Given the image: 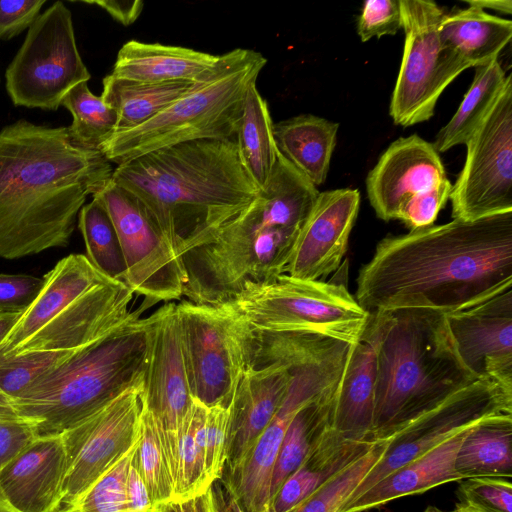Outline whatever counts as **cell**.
Wrapping results in <instances>:
<instances>
[{
    "instance_id": "9a60e30c",
    "label": "cell",
    "mask_w": 512,
    "mask_h": 512,
    "mask_svg": "<svg viewBox=\"0 0 512 512\" xmlns=\"http://www.w3.org/2000/svg\"><path fill=\"white\" fill-rule=\"evenodd\" d=\"M92 197L103 203L118 234L126 264L124 283L145 298L146 308L180 299L186 281L182 259L138 199L112 179Z\"/></svg>"
},
{
    "instance_id": "9f6ffc18",
    "label": "cell",
    "mask_w": 512,
    "mask_h": 512,
    "mask_svg": "<svg viewBox=\"0 0 512 512\" xmlns=\"http://www.w3.org/2000/svg\"><path fill=\"white\" fill-rule=\"evenodd\" d=\"M265 512H270L269 510L265 511Z\"/></svg>"
},
{
    "instance_id": "11a10c76",
    "label": "cell",
    "mask_w": 512,
    "mask_h": 512,
    "mask_svg": "<svg viewBox=\"0 0 512 512\" xmlns=\"http://www.w3.org/2000/svg\"><path fill=\"white\" fill-rule=\"evenodd\" d=\"M424 512H462L460 510H457V509H453V510H442V509H439L437 507H434V506H429Z\"/></svg>"
},
{
    "instance_id": "c3c4849f",
    "label": "cell",
    "mask_w": 512,
    "mask_h": 512,
    "mask_svg": "<svg viewBox=\"0 0 512 512\" xmlns=\"http://www.w3.org/2000/svg\"><path fill=\"white\" fill-rule=\"evenodd\" d=\"M125 498L128 512H159L151 501L139 469L137 443L130 458L125 484Z\"/></svg>"
},
{
    "instance_id": "b9f144b4",
    "label": "cell",
    "mask_w": 512,
    "mask_h": 512,
    "mask_svg": "<svg viewBox=\"0 0 512 512\" xmlns=\"http://www.w3.org/2000/svg\"><path fill=\"white\" fill-rule=\"evenodd\" d=\"M229 417V408L207 407L202 441L205 470L212 483L221 478L225 466Z\"/></svg>"
},
{
    "instance_id": "4fadbf2b",
    "label": "cell",
    "mask_w": 512,
    "mask_h": 512,
    "mask_svg": "<svg viewBox=\"0 0 512 512\" xmlns=\"http://www.w3.org/2000/svg\"><path fill=\"white\" fill-rule=\"evenodd\" d=\"M90 77L76 45L72 14L61 1L36 18L5 73L14 105L44 110H57L65 95Z\"/></svg>"
},
{
    "instance_id": "ab89813d",
    "label": "cell",
    "mask_w": 512,
    "mask_h": 512,
    "mask_svg": "<svg viewBox=\"0 0 512 512\" xmlns=\"http://www.w3.org/2000/svg\"><path fill=\"white\" fill-rule=\"evenodd\" d=\"M133 449L59 512H128L125 484Z\"/></svg>"
},
{
    "instance_id": "74e56055",
    "label": "cell",
    "mask_w": 512,
    "mask_h": 512,
    "mask_svg": "<svg viewBox=\"0 0 512 512\" xmlns=\"http://www.w3.org/2000/svg\"><path fill=\"white\" fill-rule=\"evenodd\" d=\"M139 469L156 509L174 499L173 481L162 449L157 422L143 406L137 442Z\"/></svg>"
},
{
    "instance_id": "1f68e13d",
    "label": "cell",
    "mask_w": 512,
    "mask_h": 512,
    "mask_svg": "<svg viewBox=\"0 0 512 512\" xmlns=\"http://www.w3.org/2000/svg\"><path fill=\"white\" fill-rule=\"evenodd\" d=\"M198 82H141L107 75L103 79V101L117 115V130L134 129L152 119L176 99L190 91Z\"/></svg>"
},
{
    "instance_id": "d590c367",
    "label": "cell",
    "mask_w": 512,
    "mask_h": 512,
    "mask_svg": "<svg viewBox=\"0 0 512 512\" xmlns=\"http://www.w3.org/2000/svg\"><path fill=\"white\" fill-rule=\"evenodd\" d=\"M78 226L85 242L86 257L92 265L107 277L124 282L126 264L118 234L97 197H92V201L81 208Z\"/></svg>"
},
{
    "instance_id": "4316f807",
    "label": "cell",
    "mask_w": 512,
    "mask_h": 512,
    "mask_svg": "<svg viewBox=\"0 0 512 512\" xmlns=\"http://www.w3.org/2000/svg\"><path fill=\"white\" fill-rule=\"evenodd\" d=\"M377 440H352L331 429L281 484L270 512H288L318 487L364 455Z\"/></svg>"
},
{
    "instance_id": "9c48e42d",
    "label": "cell",
    "mask_w": 512,
    "mask_h": 512,
    "mask_svg": "<svg viewBox=\"0 0 512 512\" xmlns=\"http://www.w3.org/2000/svg\"><path fill=\"white\" fill-rule=\"evenodd\" d=\"M226 304L255 330L306 332L348 344L359 339L370 316L344 284L287 274L247 284Z\"/></svg>"
},
{
    "instance_id": "52a82bcc",
    "label": "cell",
    "mask_w": 512,
    "mask_h": 512,
    "mask_svg": "<svg viewBox=\"0 0 512 512\" xmlns=\"http://www.w3.org/2000/svg\"><path fill=\"white\" fill-rule=\"evenodd\" d=\"M44 278L41 292L0 344L2 356L77 350L136 312L129 309L133 291L101 273L86 255L62 258Z\"/></svg>"
},
{
    "instance_id": "2e32d148",
    "label": "cell",
    "mask_w": 512,
    "mask_h": 512,
    "mask_svg": "<svg viewBox=\"0 0 512 512\" xmlns=\"http://www.w3.org/2000/svg\"><path fill=\"white\" fill-rule=\"evenodd\" d=\"M502 412H512V391L492 381H475L388 438L380 459L347 502L397 468L478 421Z\"/></svg>"
},
{
    "instance_id": "f5cc1de1",
    "label": "cell",
    "mask_w": 512,
    "mask_h": 512,
    "mask_svg": "<svg viewBox=\"0 0 512 512\" xmlns=\"http://www.w3.org/2000/svg\"><path fill=\"white\" fill-rule=\"evenodd\" d=\"M23 312L0 313V344L15 326Z\"/></svg>"
},
{
    "instance_id": "836d02e7",
    "label": "cell",
    "mask_w": 512,
    "mask_h": 512,
    "mask_svg": "<svg viewBox=\"0 0 512 512\" xmlns=\"http://www.w3.org/2000/svg\"><path fill=\"white\" fill-rule=\"evenodd\" d=\"M506 76L498 59L475 67L472 84L458 109L432 143L438 153L466 143L493 105Z\"/></svg>"
},
{
    "instance_id": "8992f818",
    "label": "cell",
    "mask_w": 512,
    "mask_h": 512,
    "mask_svg": "<svg viewBox=\"0 0 512 512\" xmlns=\"http://www.w3.org/2000/svg\"><path fill=\"white\" fill-rule=\"evenodd\" d=\"M141 311L75 350L13 401L36 437L62 435L128 390L142 387L148 328Z\"/></svg>"
},
{
    "instance_id": "cb8c5ba5",
    "label": "cell",
    "mask_w": 512,
    "mask_h": 512,
    "mask_svg": "<svg viewBox=\"0 0 512 512\" xmlns=\"http://www.w3.org/2000/svg\"><path fill=\"white\" fill-rule=\"evenodd\" d=\"M292 378L289 366L255 364L243 374L229 407L226 461L235 468L250 452L282 405Z\"/></svg>"
},
{
    "instance_id": "484cf974",
    "label": "cell",
    "mask_w": 512,
    "mask_h": 512,
    "mask_svg": "<svg viewBox=\"0 0 512 512\" xmlns=\"http://www.w3.org/2000/svg\"><path fill=\"white\" fill-rule=\"evenodd\" d=\"M221 58L187 47L130 40L118 51L111 74L141 82H200L215 72Z\"/></svg>"
},
{
    "instance_id": "f35d334b",
    "label": "cell",
    "mask_w": 512,
    "mask_h": 512,
    "mask_svg": "<svg viewBox=\"0 0 512 512\" xmlns=\"http://www.w3.org/2000/svg\"><path fill=\"white\" fill-rule=\"evenodd\" d=\"M74 351H34L13 357L0 354V390L16 400Z\"/></svg>"
},
{
    "instance_id": "f6af8a7d",
    "label": "cell",
    "mask_w": 512,
    "mask_h": 512,
    "mask_svg": "<svg viewBox=\"0 0 512 512\" xmlns=\"http://www.w3.org/2000/svg\"><path fill=\"white\" fill-rule=\"evenodd\" d=\"M402 29L399 0H367L357 20V33L362 42L373 37L394 35Z\"/></svg>"
},
{
    "instance_id": "ba28073f",
    "label": "cell",
    "mask_w": 512,
    "mask_h": 512,
    "mask_svg": "<svg viewBox=\"0 0 512 512\" xmlns=\"http://www.w3.org/2000/svg\"><path fill=\"white\" fill-rule=\"evenodd\" d=\"M215 72L144 124L115 133L100 149L110 163L164 147L236 135L249 87L267 63L259 52L236 48L221 55Z\"/></svg>"
},
{
    "instance_id": "603a6c76",
    "label": "cell",
    "mask_w": 512,
    "mask_h": 512,
    "mask_svg": "<svg viewBox=\"0 0 512 512\" xmlns=\"http://www.w3.org/2000/svg\"><path fill=\"white\" fill-rule=\"evenodd\" d=\"M66 470L61 435L35 437L0 469V492L15 512H57Z\"/></svg>"
},
{
    "instance_id": "ac0fdd59",
    "label": "cell",
    "mask_w": 512,
    "mask_h": 512,
    "mask_svg": "<svg viewBox=\"0 0 512 512\" xmlns=\"http://www.w3.org/2000/svg\"><path fill=\"white\" fill-rule=\"evenodd\" d=\"M148 354L142 403L161 434H176L194 399L184 360L176 303L168 302L146 318Z\"/></svg>"
},
{
    "instance_id": "816d5d0a",
    "label": "cell",
    "mask_w": 512,
    "mask_h": 512,
    "mask_svg": "<svg viewBox=\"0 0 512 512\" xmlns=\"http://www.w3.org/2000/svg\"><path fill=\"white\" fill-rule=\"evenodd\" d=\"M467 5H473L481 9H492L502 13H512V2L511 0H467Z\"/></svg>"
},
{
    "instance_id": "e0dca14e",
    "label": "cell",
    "mask_w": 512,
    "mask_h": 512,
    "mask_svg": "<svg viewBox=\"0 0 512 512\" xmlns=\"http://www.w3.org/2000/svg\"><path fill=\"white\" fill-rule=\"evenodd\" d=\"M142 387L128 390L103 409L64 432L67 470L57 512L128 454L139 438Z\"/></svg>"
},
{
    "instance_id": "83f0119b",
    "label": "cell",
    "mask_w": 512,
    "mask_h": 512,
    "mask_svg": "<svg viewBox=\"0 0 512 512\" xmlns=\"http://www.w3.org/2000/svg\"><path fill=\"white\" fill-rule=\"evenodd\" d=\"M439 33L442 41L470 67L498 59L512 38V21L468 5L444 12Z\"/></svg>"
},
{
    "instance_id": "5bb4252c",
    "label": "cell",
    "mask_w": 512,
    "mask_h": 512,
    "mask_svg": "<svg viewBox=\"0 0 512 512\" xmlns=\"http://www.w3.org/2000/svg\"><path fill=\"white\" fill-rule=\"evenodd\" d=\"M464 166L450 193L452 218L472 221L512 211V74L465 143Z\"/></svg>"
},
{
    "instance_id": "8fae6325",
    "label": "cell",
    "mask_w": 512,
    "mask_h": 512,
    "mask_svg": "<svg viewBox=\"0 0 512 512\" xmlns=\"http://www.w3.org/2000/svg\"><path fill=\"white\" fill-rule=\"evenodd\" d=\"M350 345L334 341L290 363L292 378L279 410L248 455L220 478L244 512L269 510L272 473L287 427L301 406L340 381Z\"/></svg>"
},
{
    "instance_id": "6da1fadb",
    "label": "cell",
    "mask_w": 512,
    "mask_h": 512,
    "mask_svg": "<svg viewBox=\"0 0 512 512\" xmlns=\"http://www.w3.org/2000/svg\"><path fill=\"white\" fill-rule=\"evenodd\" d=\"M512 287V211L388 236L357 278L369 313L472 307Z\"/></svg>"
},
{
    "instance_id": "d4e9b609",
    "label": "cell",
    "mask_w": 512,
    "mask_h": 512,
    "mask_svg": "<svg viewBox=\"0 0 512 512\" xmlns=\"http://www.w3.org/2000/svg\"><path fill=\"white\" fill-rule=\"evenodd\" d=\"M466 430L392 471L338 512H365L397 498L463 480L456 471L455 458Z\"/></svg>"
},
{
    "instance_id": "ffe728a7",
    "label": "cell",
    "mask_w": 512,
    "mask_h": 512,
    "mask_svg": "<svg viewBox=\"0 0 512 512\" xmlns=\"http://www.w3.org/2000/svg\"><path fill=\"white\" fill-rule=\"evenodd\" d=\"M360 201L357 189L320 192L298 232L285 274L303 280H320L338 269L347 250Z\"/></svg>"
},
{
    "instance_id": "3957f363",
    "label": "cell",
    "mask_w": 512,
    "mask_h": 512,
    "mask_svg": "<svg viewBox=\"0 0 512 512\" xmlns=\"http://www.w3.org/2000/svg\"><path fill=\"white\" fill-rule=\"evenodd\" d=\"M111 179L138 199L180 257L210 241L260 190L242 162L236 137L151 151L117 165Z\"/></svg>"
},
{
    "instance_id": "60d3db41",
    "label": "cell",
    "mask_w": 512,
    "mask_h": 512,
    "mask_svg": "<svg viewBox=\"0 0 512 512\" xmlns=\"http://www.w3.org/2000/svg\"><path fill=\"white\" fill-rule=\"evenodd\" d=\"M511 479L472 477L461 480L455 509L462 512H512Z\"/></svg>"
},
{
    "instance_id": "7a4b0ae2",
    "label": "cell",
    "mask_w": 512,
    "mask_h": 512,
    "mask_svg": "<svg viewBox=\"0 0 512 512\" xmlns=\"http://www.w3.org/2000/svg\"><path fill=\"white\" fill-rule=\"evenodd\" d=\"M111 163L77 146L68 127L19 120L0 130V258L68 245L88 195L112 177Z\"/></svg>"
},
{
    "instance_id": "d6986e66",
    "label": "cell",
    "mask_w": 512,
    "mask_h": 512,
    "mask_svg": "<svg viewBox=\"0 0 512 512\" xmlns=\"http://www.w3.org/2000/svg\"><path fill=\"white\" fill-rule=\"evenodd\" d=\"M445 317L458 356L471 375L512 391V287Z\"/></svg>"
},
{
    "instance_id": "f1b7e54d",
    "label": "cell",
    "mask_w": 512,
    "mask_h": 512,
    "mask_svg": "<svg viewBox=\"0 0 512 512\" xmlns=\"http://www.w3.org/2000/svg\"><path fill=\"white\" fill-rule=\"evenodd\" d=\"M338 123L301 114L273 124L278 152L316 187L322 185L336 146Z\"/></svg>"
},
{
    "instance_id": "8d00e7d4",
    "label": "cell",
    "mask_w": 512,
    "mask_h": 512,
    "mask_svg": "<svg viewBox=\"0 0 512 512\" xmlns=\"http://www.w3.org/2000/svg\"><path fill=\"white\" fill-rule=\"evenodd\" d=\"M388 439L377 441L364 455L334 475L288 512H338L380 459Z\"/></svg>"
},
{
    "instance_id": "d6a6232c",
    "label": "cell",
    "mask_w": 512,
    "mask_h": 512,
    "mask_svg": "<svg viewBox=\"0 0 512 512\" xmlns=\"http://www.w3.org/2000/svg\"><path fill=\"white\" fill-rule=\"evenodd\" d=\"M235 137L242 162L261 189L272 173L278 150L268 104L259 93L256 83L247 91Z\"/></svg>"
},
{
    "instance_id": "f907efd6",
    "label": "cell",
    "mask_w": 512,
    "mask_h": 512,
    "mask_svg": "<svg viewBox=\"0 0 512 512\" xmlns=\"http://www.w3.org/2000/svg\"><path fill=\"white\" fill-rule=\"evenodd\" d=\"M158 510L159 512H216L211 487L197 496L173 499L160 506Z\"/></svg>"
},
{
    "instance_id": "7dc6e473",
    "label": "cell",
    "mask_w": 512,
    "mask_h": 512,
    "mask_svg": "<svg viewBox=\"0 0 512 512\" xmlns=\"http://www.w3.org/2000/svg\"><path fill=\"white\" fill-rule=\"evenodd\" d=\"M45 0L0 1V39L9 40L29 28Z\"/></svg>"
},
{
    "instance_id": "7c38bea8",
    "label": "cell",
    "mask_w": 512,
    "mask_h": 512,
    "mask_svg": "<svg viewBox=\"0 0 512 512\" xmlns=\"http://www.w3.org/2000/svg\"><path fill=\"white\" fill-rule=\"evenodd\" d=\"M399 2L405 42L389 112L406 127L429 120L443 91L469 66L440 37L443 8L430 0Z\"/></svg>"
},
{
    "instance_id": "e575fe53",
    "label": "cell",
    "mask_w": 512,
    "mask_h": 512,
    "mask_svg": "<svg viewBox=\"0 0 512 512\" xmlns=\"http://www.w3.org/2000/svg\"><path fill=\"white\" fill-rule=\"evenodd\" d=\"M61 105L67 108L73 117L68 131L77 146L100 151L116 133V111L107 105L101 96H96L90 91L88 82L74 86L65 95Z\"/></svg>"
},
{
    "instance_id": "7bdbcfd3",
    "label": "cell",
    "mask_w": 512,
    "mask_h": 512,
    "mask_svg": "<svg viewBox=\"0 0 512 512\" xmlns=\"http://www.w3.org/2000/svg\"><path fill=\"white\" fill-rule=\"evenodd\" d=\"M452 184L448 178L410 197L401 207L398 220L411 230L433 225L450 198Z\"/></svg>"
},
{
    "instance_id": "44dd1931",
    "label": "cell",
    "mask_w": 512,
    "mask_h": 512,
    "mask_svg": "<svg viewBox=\"0 0 512 512\" xmlns=\"http://www.w3.org/2000/svg\"><path fill=\"white\" fill-rule=\"evenodd\" d=\"M446 178L433 144L413 134L398 138L382 153L367 175L366 191L376 215L389 221L398 219L410 197Z\"/></svg>"
},
{
    "instance_id": "5b68a950",
    "label": "cell",
    "mask_w": 512,
    "mask_h": 512,
    "mask_svg": "<svg viewBox=\"0 0 512 512\" xmlns=\"http://www.w3.org/2000/svg\"><path fill=\"white\" fill-rule=\"evenodd\" d=\"M390 312L376 355L372 437L377 441L478 381L460 360L444 313Z\"/></svg>"
},
{
    "instance_id": "f546056e",
    "label": "cell",
    "mask_w": 512,
    "mask_h": 512,
    "mask_svg": "<svg viewBox=\"0 0 512 512\" xmlns=\"http://www.w3.org/2000/svg\"><path fill=\"white\" fill-rule=\"evenodd\" d=\"M463 477L512 478V412L488 416L469 427L455 458Z\"/></svg>"
},
{
    "instance_id": "7402d4cb",
    "label": "cell",
    "mask_w": 512,
    "mask_h": 512,
    "mask_svg": "<svg viewBox=\"0 0 512 512\" xmlns=\"http://www.w3.org/2000/svg\"><path fill=\"white\" fill-rule=\"evenodd\" d=\"M391 312L370 313L359 339L350 345L337 387L332 429L352 440L372 437L376 355Z\"/></svg>"
},
{
    "instance_id": "681fc988",
    "label": "cell",
    "mask_w": 512,
    "mask_h": 512,
    "mask_svg": "<svg viewBox=\"0 0 512 512\" xmlns=\"http://www.w3.org/2000/svg\"><path fill=\"white\" fill-rule=\"evenodd\" d=\"M82 2L99 6L113 19L125 26L134 23L138 19L144 6L143 1L141 0H102Z\"/></svg>"
},
{
    "instance_id": "bcb514c9",
    "label": "cell",
    "mask_w": 512,
    "mask_h": 512,
    "mask_svg": "<svg viewBox=\"0 0 512 512\" xmlns=\"http://www.w3.org/2000/svg\"><path fill=\"white\" fill-rule=\"evenodd\" d=\"M44 283V276L0 274V313L24 312L37 298Z\"/></svg>"
},
{
    "instance_id": "4dcf8cb0",
    "label": "cell",
    "mask_w": 512,
    "mask_h": 512,
    "mask_svg": "<svg viewBox=\"0 0 512 512\" xmlns=\"http://www.w3.org/2000/svg\"><path fill=\"white\" fill-rule=\"evenodd\" d=\"M339 382L301 406L289 423L275 461L270 499L332 429Z\"/></svg>"
},
{
    "instance_id": "db71d44e",
    "label": "cell",
    "mask_w": 512,
    "mask_h": 512,
    "mask_svg": "<svg viewBox=\"0 0 512 512\" xmlns=\"http://www.w3.org/2000/svg\"><path fill=\"white\" fill-rule=\"evenodd\" d=\"M0 512H15L5 501L0 492Z\"/></svg>"
},
{
    "instance_id": "ee69618b",
    "label": "cell",
    "mask_w": 512,
    "mask_h": 512,
    "mask_svg": "<svg viewBox=\"0 0 512 512\" xmlns=\"http://www.w3.org/2000/svg\"><path fill=\"white\" fill-rule=\"evenodd\" d=\"M35 437L32 424L0 390V469Z\"/></svg>"
},
{
    "instance_id": "277c9868",
    "label": "cell",
    "mask_w": 512,
    "mask_h": 512,
    "mask_svg": "<svg viewBox=\"0 0 512 512\" xmlns=\"http://www.w3.org/2000/svg\"><path fill=\"white\" fill-rule=\"evenodd\" d=\"M312 208L299 181L272 175L251 204L210 241L181 255L183 296L194 303L224 304L247 284H263L285 274Z\"/></svg>"
},
{
    "instance_id": "30bf717a",
    "label": "cell",
    "mask_w": 512,
    "mask_h": 512,
    "mask_svg": "<svg viewBox=\"0 0 512 512\" xmlns=\"http://www.w3.org/2000/svg\"><path fill=\"white\" fill-rule=\"evenodd\" d=\"M190 392L206 407L229 408L250 367L252 328L226 303L176 304Z\"/></svg>"
}]
</instances>
